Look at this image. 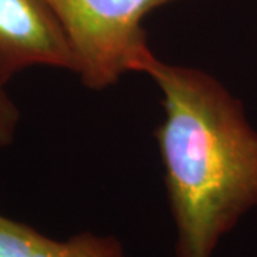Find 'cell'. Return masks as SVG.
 <instances>
[{"label":"cell","mask_w":257,"mask_h":257,"mask_svg":"<svg viewBox=\"0 0 257 257\" xmlns=\"http://www.w3.org/2000/svg\"><path fill=\"white\" fill-rule=\"evenodd\" d=\"M136 73L162 94L155 130L177 239L176 257H211L240 219L257 209V130L241 100L210 73L160 60L152 50Z\"/></svg>","instance_id":"cell-1"},{"label":"cell","mask_w":257,"mask_h":257,"mask_svg":"<svg viewBox=\"0 0 257 257\" xmlns=\"http://www.w3.org/2000/svg\"><path fill=\"white\" fill-rule=\"evenodd\" d=\"M73 52L76 74L92 90H104L135 72L152 50L143 20L176 0H45Z\"/></svg>","instance_id":"cell-2"},{"label":"cell","mask_w":257,"mask_h":257,"mask_svg":"<svg viewBox=\"0 0 257 257\" xmlns=\"http://www.w3.org/2000/svg\"><path fill=\"white\" fill-rule=\"evenodd\" d=\"M33 66L76 73L63 29L45 0H0V83Z\"/></svg>","instance_id":"cell-3"},{"label":"cell","mask_w":257,"mask_h":257,"mask_svg":"<svg viewBox=\"0 0 257 257\" xmlns=\"http://www.w3.org/2000/svg\"><path fill=\"white\" fill-rule=\"evenodd\" d=\"M30 257H127L119 240L113 236L79 233L67 240L43 236Z\"/></svg>","instance_id":"cell-4"},{"label":"cell","mask_w":257,"mask_h":257,"mask_svg":"<svg viewBox=\"0 0 257 257\" xmlns=\"http://www.w3.org/2000/svg\"><path fill=\"white\" fill-rule=\"evenodd\" d=\"M45 234L0 214V257H30Z\"/></svg>","instance_id":"cell-5"},{"label":"cell","mask_w":257,"mask_h":257,"mask_svg":"<svg viewBox=\"0 0 257 257\" xmlns=\"http://www.w3.org/2000/svg\"><path fill=\"white\" fill-rule=\"evenodd\" d=\"M19 120L18 107L0 83V146H8L15 140Z\"/></svg>","instance_id":"cell-6"}]
</instances>
